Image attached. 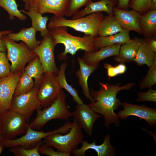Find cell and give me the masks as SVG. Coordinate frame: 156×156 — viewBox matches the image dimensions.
<instances>
[{"mask_svg": "<svg viewBox=\"0 0 156 156\" xmlns=\"http://www.w3.org/2000/svg\"><path fill=\"white\" fill-rule=\"evenodd\" d=\"M121 45L117 44L102 48L94 52H85L81 58L87 65L98 66L101 60L112 56L118 55Z\"/></svg>", "mask_w": 156, "mask_h": 156, "instance_id": "obj_18", "label": "cell"}, {"mask_svg": "<svg viewBox=\"0 0 156 156\" xmlns=\"http://www.w3.org/2000/svg\"><path fill=\"white\" fill-rule=\"evenodd\" d=\"M22 71L0 78V114L10 108L15 90Z\"/></svg>", "mask_w": 156, "mask_h": 156, "instance_id": "obj_13", "label": "cell"}, {"mask_svg": "<svg viewBox=\"0 0 156 156\" xmlns=\"http://www.w3.org/2000/svg\"><path fill=\"white\" fill-rule=\"evenodd\" d=\"M143 39L135 37L122 44L119 54L114 58L115 61L122 63L133 62Z\"/></svg>", "mask_w": 156, "mask_h": 156, "instance_id": "obj_20", "label": "cell"}, {"mask_svg": "<svg viewBox=\"0 0 156 156\" xmlns=\"http://www.w3.org/2000/svg\"><path fill=\"white\" fill-rule=\"evenodd\" d=\"M23 70L28 76L34 79V83L41 82L44 73L41 62L37 56L29 62Z\"/></svg>", "mask_w": 156, "mask_h": 156, "instance_id": "obj_29", "label": "cell"}, {"mask_svg": "<svg viewBox=\"0 0 156 156\" xmlns=\"http://www.w3.org/2000/svg\"><path fill=\"white\" fill-rule=\"evenodd\" d=\"M152 0H131L129 8L134 10L141 15L149 10Z\"/></svg>", "mask_w": 156, "mask_h": 156, "instance_id": "obj_35", "label": "cell"}, {"mask_svg": "<svg viewBox=\"0 0 156 156\" xmlns=\"http://www.w3.org/2000/svg\"><path fill=\"white\" fill-rule=\"evenodd\" d=\"M35 83L29 92L13 96L10 109L22 115L28 122L34 112L42 109L37 97V93L41 83Z\"/></svg>", "mask_w": 156, "mask_h": 156, "instance_id": "obj_9", "label": "cell"}, {"mask_svg": "<svg viewBox=\"0 0 156 156\" xmlns=\"http://www.w3.org/2000/svg\"><path fill=\"white\" fill-rule=\"evenodd\" d=\"M156 57V53L150 47L148 42L143 39L140 44L137 55L133 61L138 66L146 65L150 68L153 64Z\"/></svg>", "mask_w": 156, "mask_h": 156, "instance_id": "obj_26", "label": "cell"}, {"mask_svg": "<svg viewBox=\"0 0 156 156\" xmlns=\"http://www.w3.org/2000/svg\"><path fill=\"white\" fill-rule=\"evenodd\" d=\"M141 15L140 22L146 38H155L156 35V10Z\"/></svg>", "mask_w": 156, "mask_h": 156, "instance_id": "obj_24", "label": "cell"}, {"mask_svg": "<svg viewBox=\"0 0 156 156\" xmlns=\"http://www.w3.org/2000/svg\"><path fill=\"white\" fill-rule=\"evenodd\" d=\"M116 7L124 10H128L129 5L131 0H118Z\"/></svg>", "mask_w": 156, "mask_h": 156, "instance_id": "obj_41", "label": "cell"}, {"mask_svg": "<svg viewBox=\"0 0 156 156\" xmlns=\"http://www.w3.org/2000/svg\"><path fill=\"white\" fill-rule=\"evenodd\" d=\"M110 138L109 135H105L103 143L99 145L96 144L95 140L92 143H89L87 141L83 140L81 142V147L75 149L71 153L75 156H85L86 151L92 149L96 151L98 156L115 155L116 148L111 145Z\"/></svg>", "mask_w": 156, "mask_h": 156, "instance_id": "obj_17", "label": "cell"}, {"mask_svg": "<svg viewBox=\"0 0 156 156\" xmlns=\"http://www.w3.org/2000/svg\"><path fill=\"white\" fill-rule=\"evenodd\" d=\"M113 12L114 15L123 29L143 35L140 22L141 14L139 12L133 9L124 10L116 7L113 8Z\"/></svg>", "mask_w": 156, "mask_h": 156, "instance_id": "obj_16", "label": "cell"}, {"mask_svg": "<svg viewBox=\"0 0 156 156\" xmlns=\"http://www.w3.org/2000/svg\"><path fill=\"white\" fill-rule=\"evenodd\" d=\"M67 65V63L65 62L60 65L57 76L58 83L62 89H64L71 96L73 100L77 104H83V101L79 96L77 90L67 82L65 72Z\"/></svg>", "mask_w": 156, "mask_h": 156, "instance_id": "obj_28", "label": "cell"}, {"mask_svg": "<svg viewBox=\"0 0 156 156\" xmlns=\"http://www.w3.org/2000/svg\"><path fill=\"white\" fill-rule=\"evenodd\" d=\"M38 151L40 154L49 156H70L68 154L54 151L51 146L41 144L39 147Z\"/></svg>", "mask_w": 156, "mask_h": 156, "instance_id": "obj_39", "label": "cell"}, {"mask_svg": "<svg viewBox=\"0 0 156 156\" xmlns=\"http://www.w3.org/2000/svg\"><path fill=\"white\" fill-rule=\"evenodd\" d=\"M1 39L4 42L7 51V57L11 62L12 73L23 70L25 65L33 60L37 55L27 45L22 42L17 43L4 36Z\"/></svg>", "mask_w": 156, "mask_h": 156, "instance_id": "obj_6", "label": "cell"}, {"mask_svg": "<svg viewBox=\"0 0 156 156\" xmlns=\"http://www.w3.org/2000/svg\"><path fill=\"white\" fill-rule=\"evenodd\" d=\"M120 84V82L112 85L100 82L99 90L91 89L90 91L94 101L89 105L96 112L104 116V124L107 127L111 123H114L117 126H119L118 117L114 112V110L121 106L122 103L116 98L117 93L121 90H131L136 83H129L122 86Z\"/></svg>", "mask_w": 156, "mask_h": 156, "instance_id": "obj_1", "label": "cell"}, {"mask_svg": "<svg viewBox=\"0 0 156 156\" xmlns=\"http://www.w3.org/2000/svg\"><path fill=\"white\" fill-rule=\"evenodd\" d=\"M37 31L31 26L29 28L23 27L17 33H12L4 36L13 41H22L28 47L33 49L40 44L41 40H36V35Z\"/></svg>", "mask_w": 156, "mask_h": 156, "instance_id": "obj_22", "label": "cell"}, {"mask_svg": "<svg viewBox=\"0 0 156 156\" xmlns=\"http://www.w3.org/2000/svg\"><path fill=\"white\" fill-rule=\"evenodd\" d=\"M73 125V122H67L62 126L53 131L44 132L35 130L28 126L25 135L16 139H7L3 141L4 145L8 147L19 146L24 148H30L33 146H36L41 142L43 139L54 133H58L64 134L68 132Z\"/></svg>", "mask_w": 156, "mask_h": 156, "instance_id": "obj_7", "label": "cell"}, {"mask_svg": "<svg viewBox=\"0 0 156 156\" xmlns=\"http://www.w3.org/2000/svg\"><path fill=\"white\" fill-rule=\"evenodd\" d=\"M22 115L10 109L0 114L1 135L7 139H13L25 133L28 124Z\"/></svg>", "mask_w": 156, "mask_h": 156, "instance_id": "obj_8", "label": "cell"}, {"mask_svg": "<svg viewBox=\"0 0 156 156\" xmlns=\"http://www.w3.org/2000/svg\"><path fill=\"white\" fill-rule=\"evenodd\" d=\"M13 32V31L9 30L0 31V52H5L7 51L6 46L4 41L1 39L2 37L5 35Z\"/></svg>", "mask_w": 156, "mask_h": 156, "instance_id": "obj_40", "label": "cell"}, {"mask_svg": "<svg viewBox=\"0 0 156 156\" xmlns=\"http://www.w3.org/2000/svg\"><path fill=\"white\" fill-rule=\"evenodd\" d=\"M103 66L107 70V75L109 77H114L119 75L124 74L127 70L126 65L122 63H120L116 66L105 63Z\"/></svg>", "mask_w": 156, "mask_h": 156, "instance_id": "obj_36", "label": "cell"}, {"mask_svg": "<svg viewBox=\"0 0 156 156\" xmlns=\"http://www.w3.org/2000/svg\"><path fill=\"white\" fill-rule=\"evenodd\" d=\"M81 129L74 120L72 126L68 132L64 135L56 133L49 135L44 139V144L54 147L57 151L70 156L83 140L84 135Z\"/></svg>", "mask_w": 156, "mask_h": 156, "instance_id": "obj_5", "label": "cell"}, {"mask_svg": "<svg viewBox=\"0 0 156 156\" xmlns=\"http://www.w3.org/2000/svg\"><path fill=\"white\" fill-rule=\"evenodd\" d=\"M43 37L40 44L32 51L38 57L44 73L51 72L57 75L59 69L55 63L54 53L56 44L50 32Z\"/></svg>", "mask_w": 156, "mask_h": 156, "instance_id": "obj_10", "label": "cell"}, {"mask_svg": "<svg viewBox=\"0 0 156 156\" xmlns=\"http://www.w3.org/2000/svg\"><path fill=\"white\" fill-rule=\"evenodd\" d=\"M2 151V149L1 146H0V154L1 153Z\"/></svg>", "mask_w": 156, "mask_h": 156, "instance_id": "obj_44", "label": "cell"}, {"mask_svg": "<svg viewBox=\"0 0 156 156\" xmlns=\"http://www.w3.org/2000/svg\"><path fill=\"white\" fill-rule=\"evenodd\" d=\"M74 120L85 132L91 136L95 121L102 117L94 111L88 105L77 104L72 113Z\"/></svg>", "mask_w": 156, "mask_h": 156, "instance_id": "obj_15", "label": "cell"}, {"mask_svg": "<svg viewBox=\"0 0 156 156\" xmlns=\"http://www.w3.org/2000/svg\"><path fill=\"white\" fill-rule=\"evenodd\" d=\"M138 96V98L136 100L138 102L145 101L156 102V90L151 88L146 92H139Z\"/></svg>", "mask_w": 156, "mask_h": 156, "instance_id": "obj_38", "label": "cell"}, {"mask_svg": "<svg viewBox=\"0 0 156 156\" xmlns=\"http://www.w3.org/2000/svg\"><path fill=\"white\" fill-rule=\"evenodd\" d=\"M118 3V0H99L92 2L83 9L78 11L72 18L75 19L83 17L90 14L104 12L109 16L114 15L113 8Z\"/></svg>", "mask_w": 156, "mask_h": 156, "instance_id": "obj_19", "label": "cell"}, {"mask_svg": "<svg viewBox=\"0 0 156 156\" xmlns=\"http://www.w3.org/2000/svg\"><path fill=\"white\" fill-rule=\"evenodd\" d=\"M68 28L60 26L49 30L56 45L62 44L65 47L64 51L58 55L59 60H65L67 58L68 53L73 56L79 50L90 52L99 50L94 43L93 40L95 37L86 34L83 37L74 36L68 33Z\"/></svg>", "mask_w": 156, "mask_h": 156, "instance_id": "obj_2", "label": "cell"}, {"mask_svg": "<svg viewBox=\"0 0 156 156\" xmlns=\"http://www.w3.org/2000/svg\"><path fill=\"white\" fill-rule=\"evenodd\" d=\"M11 73L10 65L5 52H0V78L7 76Z\"/></svg>", "mask_w": 156, "mask_h": 156, "instance_id": "obj_37", "label": "cell"}, {"mask_svg": "<svg viewBox=\"0 0 156 156\" xmlns=\"http://www.w3.org/2000/svg\"><path fill=\"white\" fill-rule=\"evenodd\" d=\"M156 10V0H152L149 10Z\"/></svg>", "mask_w": 156, "mask_h": 156, "instance_id": "obj_43", "label": "cell"}, {"mask_svg": "<svg viewBox=\"0 0 156 156\" xmlns=\"http://www.w3.org/2000/svg\"><path fill=\"white\" fill-rule=\"evenodd\" d=\"M77 60L79 63V68L76 72V75L77 78L79 83L86 97L90 100L91 102H92L94 100L90 94L88 85V79L90 75L98 68V66L87 65L80 57L77 58Z\"/></svg>", "mask_w": 156, "mask_h": 156, "instance_id": "obj_21", "label": "cell"}, {"mask_svg": "<svg viewBox=\"0 0 156 156\" xmlns=\"http://www.w3.org/2000/svg\"><path fill=\"white\" fill-rule=\"evenodd\" d=\"M24 9L42 14L51 13L59 17H63L68 0H22Z\"/></svg>", "mask_w": 156, "mask_h": 156, "instance_id": "obj_12", "label": "cell"}, {"mask_svg": "<svg viewBox=\"0 0 156 156\" xmlns=\"http://www.w3.org/2000/svg\"><path fill=\"white\" fill-rule=\"evenodd\" d=\"M57 75L45 72L37 93L41 108L49 106L57 98L62 89L57 81Z\"/></svg>", "mask_w": 156, "mask_h": 156, "instance_id": "obj_11", "label": "cell"}, {"mask_svg": "<svg viewBox=\"0 0 156 156\" xmlns=\"http://www.w3.org/2000/svg\"><path fill=\"white\" fill-rule=\"evenodd\" d=\"M66 96L62 89L55 101L49 107L37 110L35 118L28 125L34 129L42 128L49 121L54 119L68 120L73 113L66 105Z\"/></svg>", "mask_w": 156, "mask_h": 156, "instance_id": "obj_4", "label": "cell"}, {"mask_svg": "<svg viewBox=\"0 0 156 156\" xmlns=\"http://www.w3.org/2000/svg\"><path fill=\"white\" fill-rule=\"evenodd\" d=\"M20 11L29 17L32 22L31 26L37 31H40L42 36H46L49 33L50 30L47 26L49 20L47 16H43L41 14L33 11H26L24 10Z\"/></svg>", "mask_w": 156, "mask_h": 156, "instance_id": "obj_27", "label": "cell"}, {"mask_svg": "<svg viewBox=\"0 0 156 156\" xmlns=\"http://www.w3.org/2000/svg\"><path fill=\"white\" fill-rule=\"evenodd\" d=\"M121 106L123 110L119 111L117 114L119 118L125 119L131 116H133L142 119L148 124L154 127L156 123V110L145 105H138L123 102Z\"/></svg>", "mask_w": 156, "mask_h": 156, "instance_id": "obj_14", "label": "cell"}, {"mask_svg": "<svg viewBox=\"0 0 156 156\" xmlns=\"http://www.w3.org/2000/svg\"><path fill=\"white\" fill-rule=\"evenodd\" d=\"M0 7L8 12L10 20H13L14 17L21 21L27 19L26 16L18 10L16 0H0Z\"/></svg>", "mask_w": 156, "mask_h": 156, "instance_id": "obj_30", "label": "cell"}, {"mask_svg": "<svg viewBox=\"0 0 156 156\" xmlns=\"http://www.w3.org/2000/svg\"><path fill=\"white\" fill-rule=\"evenodd\" d=\"M1 137V133H0V138Z\"/></svg>", "mask_w": 156, "mask_h": 156, "instance_id": "obj_45", "label": "cell"}, {"mask_svg": "<svg viewBox=\"0 0 156 156\" xmlns=\"http://www.w3.org/2000/svg\"><path fill=\"white\" fill-rule=\"evenodd\" d=\"M156 83V57L146 76L139 83L140 89L150 88Z\"/></svg>", "mask_w": 156, "mask_h": 156, "instance_id": "obj_32", "label": "cell"}, {"mask_svg": "<svg viewBox=\"0 0 156 156\" xmlns=\"http://www.w3.org/2000/svg\"><path fill=\"white\" fill-rule=\"evenodd\" d=\"M145 40L148 42L151 50L156 53V39L155 38H146Z\"/></svg>", "mask_w": 156, "mask_h": 156, "instance_id": "obj_42", "label": "cell"}, {"mask_svg": "<svg viewBox=\"0 0 156 156\" xmlns=\"http://www.w3.org/2000/svg\"><path fill=\"white\" fill-rule=\"evenodd\" d=\"M129 32V31L124 29L122 31L112 35L99 36L94 38V43L98 49L117 44H122L131 40Z\"/></svg>", "mask_w": 156, "mask_h": 156, "instance_id": "obj_23", "label": "cell"}, {"mask_svg": "<svg viewBox=\"0 0 156 156\" xmlns=\"http://www.w3.org/2000/svg\"><path fill=\"white\" fill-rule=\"evenodd\" d=\"M35 84L33 78L23 70L16 85L14 96L22 94L31 91Z\"/></svg>", "mask_w": 156, "mask_h": 156, "instance_id": "obj_31", "label": "cell"}, {"mask_svg": "<svg viewBox=\"0 0 156 156\" xmlns=\"http://www.w3.org/2000/svg\"><path fill=\"white\" fill-rule=\"evenodd\" d=\"M104 17L102 12H95L83 17L71 19L54 15L51 18L47 27L49 30L60 26L69 27L95 37L98 35L99 27Z\"/></svg>", "mask_w": 156, "mask_h": 156, "instance_id": "obj_3", "label": "cell"}, {"mask_svg": "<svg viewBox=\"0 0 156 156\" xmlns=\"http://www.w3.org/2000/svg\"><path fill=\"white\" fill-rule=\"evenodd\" d=\"M124 29L114 15L104 17L98 29V35L102 36L112 35L122 31Z\"/></svg>", "mask_w": 156, "mask_h": 156, "instance_id": "obj_25", "label": "cell"}, {"mask_svg": "<svg viewBox=\"0 0 156 156\" xmlns=\"http://www.w3.org/2000/svg\"><path fill=\"white\" fill-rule=\"evenodd\" d=\"M92 2V0H68L64 16H73L82 7L86 6Z\"/></svg>", "mask_w": 156, "mask_h": 156, "instance_id": "obj_34", "label": "cell"}, {"mask_svg": "<svg viewBox=\"0 0 156 156\" xmlns=\"http://www.w3.org/2000/svg\"><path fill=\"white\" fill-rule=\"evenodd\" d=\"M41 142L35 147L31 148H24L19 146L11 147L9 151L17 156H40L38 151L39 146L42 144Z\"/></svg>", "mask_w": 156, "mask_h": 156, "instance_id": "obj_33", "label": "cell"}]
</instances>
